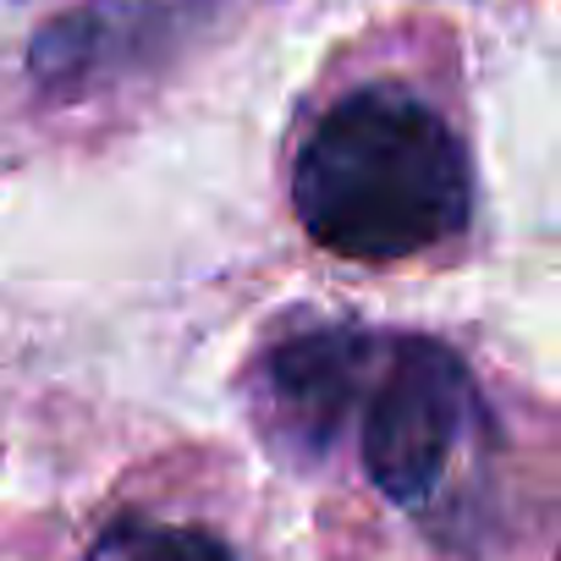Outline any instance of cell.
I'll return each mask as SVG.
<instances>
[{"mask_svg":"<svg viewBox=\"0 0 561 561\" xmlns=\"http://www.w3.org/2000/svg\"><path fill=\"white\" fill-rule=\"evenodd\" d=\"M364 342L342 336V331H320V336H298L275 353L270 364V402H275V424L293 440V451L325 457V446L336 440V430L347 424L358 391H364Z\"/></svg>","mask_w":561,"mask_h":561,"instance_id":"3957f363","label":"cell"},{"mask_svg":"<svg viewBox=\"0 0 561 561\" xmlns=\"http://www.w3.org/2000/svg\"><path fill=\"white\" fill-rule=\"evenodd\" d=\"M83 561H231V550L204 534V528H182V523H149V517H116Z\"/></svg>","mask_w":561,"mask_h":561,"instance_id":"277c9868","label":"cell"},{"mask_svg":"<svg viewBox=\"0 0 561 561\" xmlns=\"http://www.w3.org/2000/svg\"><path fill=\"white\" fill-rule=\"evenodd\" d=\"M304 231L364 264L424 253L468 220V160L451 127L397 89L342 100L293 171Z\"/></svg>","mask_w":561,"mask_h":561,"instance_id":"6da1fadb","label":"cell"},{"mask_svg":"<svg viewBox=\"0 0 561 561\" xmlns=\"http://www.w3.org/2000/svg\"><path fill=\"white\" fill-rule=\"evenodd\" d=\"M468 413L473 386L457 353H446L440 342L397 347L364 413V468L375 490L397 506H419L440 484Z\"/></svg>","mask_w":561,"mask_h":561,"instance_id":"7a4b0ae2","label":"cell"}]
</instances>
